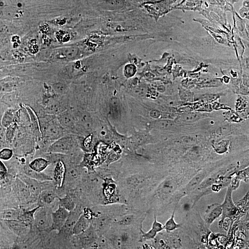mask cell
Returning a JSON list of instances; mask_svg holds the SVG:
<instances>
[{
    "label": "cell",
    "instance_id": "6da1fadb",
    "mask_svg": "<svg viewBox=\"0 0 249 249\" xmlns=\"http://www.w3.org/2000/svg\"><path fill=\"white\" fill-rule=\"evenodd\" d=\"M89 217L92 223L101 228H110L122 221V213L118 204L109 196L95 197L89 205Z\"/></svg>",
    "mask_w": 249,
    "mask_h": 249
},
{
    "label": "cell",
    "instance_id": "7a4b0ae2",
    "mask_svg": "<svg viewBox=\"0 0 249 249\" xmlns=\"http://www.w3.org/2000/svg\"><path fill=\"white\" fill-rule=\"evenodd\" d=\"M116 243L121 249H149L145 230L137 223H126L116 231Z\"/></svg>",
    "mask_w": 249,
    "mask_h": 249
},
{
    "label": "cell",
    "instance_id": "3957f363",
    "mask_svg": "<svg viewBox=\"0 0 249 249\" xmlns=\"http://www.w3.org/2000/svg\"><path fill=\"white\" fill-rule=\"evenodd\" d=\"M26 241V228L16 223L9 227L5 238L6 249H22Z\"/></svg>",
    "mask_w": 249,
    "mask_h": 249
},
{
    "label": "cell",
    "instance_id": "277c9868",
    "mask_svg": "<svg viewBox=\"0 0 249 249\" xmlns=\"http://www.w3.org/2000/svg\"><path fill=\"white\" fill-rule=\"evenodd\" d=\"M80 249H121L118 244L110 239H89L82 242Z\"/></svg>",
    "mask_w": 249,
    "mask_h": 249
},
{
    "label": "cell",
    "instance_id": "5b68a950",
    "mask_svg": "<svg viewBox=\"0 0 249 249\" xmlns=\"http://www.w3.org/2000/svg\"><path fill=\"white\" fill-rule=\"evenodd\" d=\"M248 144H249V142H248Z\"/></svg>",
    "mask_w": 249,
    "mask_h": 249
},
{
    "label": "cell",
    "instance_id": "8992f818",
    "mask_svg": "<svg viewBox=\"0 0 249 249\" xmlns=\"http://www.w3.org/2000/svg\"></svg>",
    "mask_w": 249,
    "mask_h": 249
}]
</instances>
